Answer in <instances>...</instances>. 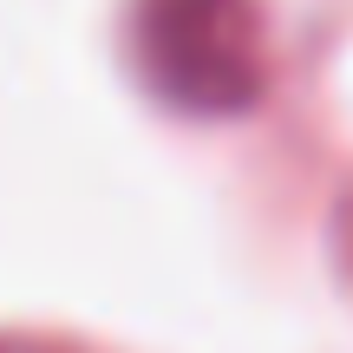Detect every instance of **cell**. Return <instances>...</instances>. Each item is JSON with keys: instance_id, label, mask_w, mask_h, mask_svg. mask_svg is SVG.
<instances>
[{"instance_id": "obj_1", "label": "cell", "mask_w": 353, "mask_h": 353, "mask_svg": "<svg viewBox=\"0 0 353 353\" xmlns=\"http://www.w3.org/2000/svg\"><path fill=\"white\" fill-rule=\"evenodd\" d=\"M138 59L176 112H249L262 92V13L255 0H138Z\"/></svg>"}]
</instances>
